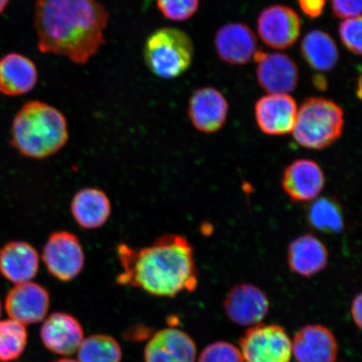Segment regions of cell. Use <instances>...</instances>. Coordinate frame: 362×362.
<instances>
[{
  "instance_id": "obj_1",
  "label": "cell",
  "mask_w": 362,
  "mask_h": 362,
  "mask_svg": "<svg viewBox=\"0 0 362 362\" xmlns=\"http://www.w3.org/2000/svg\"><path fill=\"white\" fill-rule=\"evenodd\" d=\"M108 20L110 13L98 0H36L38 49L84 65L105 44Z\"/></svg>"
},
{
  "instance_id": "obj_2",
  "label": "cell",
  "mask_w": 362,
  "mask_h": 362,
  "mask_svg": "<svg viewBox=\"0 0 362 362\" xmlns=\"http://www.w3.org/2000/svg\"><path fill=\"white\" fill-rule=\"evenodd\" d=\"M117 252L123 267L117 277L121 285L140 288L160 297L192 292L197 286L193 247L181 235H163L151 246L140 249L122 243Z\"/></svg>"
},
{
  "instance_id": "obj_3",
  "label": "cell",
  "mask_w": 362,
  "mask_h": 362,
  "mask_svg": "<svg viewBox=\"0 0 362 362\" xmlns=\"http://www.w3.org/2000/svg\"><path fill=\"white\" fill-rule=\"evenodd\" d=\"M69 139L63 113L42 101L27 102L17 112L11 129V144L27 158L42 160L55 155Z\"/></svg>"
},
{
  "instance_id": "obj_4",
  "label": "cell",
  "mask_w": 362,
  "mask_h": 362,
  "mask_svg": "<svg viewBox=\"0 0 362 362\" xmlns=\"http://www.w3.org/2000/svg\"><path fill=\"white\" fill-rule=\"evenodd\" d=\"M345 119L337 103L325 98H309L298 110L292 134L300 146L320 151L341 138Z\"/></svg>"
},
{
  "instance_id": "obj_5",
  "label": "cell",
  "mask_w": 362,
  "mask_h": 362,
  "mask_svg": "<svg viewBox=\"0 0 362 362\" xmlns=\"http://www.w3.org/2000/svg\"><path fill=\"white\" fill-rule=\"evenodd\" d=\"M194 45L189 36L180 29H158L148 36L144 47V58L153 74L163 79H173L191 66Z\"/></svg>"
},
{
  "instance_id": "obj_6",
  "label": "cell",
  "mask_w": 362,
  "mask_h": 362,
  "mask_svg": "<svg viewBox=\"0 0 362 362\" xmlns=\"http://www.w3.org/2000/svg\"><path fill=\"white\" fill-rule=\"evenodd\" d=\"M244 362H291L292 341L279 325L259 324L239 341Z\"/></svg>"
},
{
  "instance_id": "obj_7",
  "label": "cell",
  "mask_w": 362,
  "mask_h": 362,
  "mask_svg": "<svg viewBox=\"0 0 362 362\" xmlns=\"http://www.w3.org/2000/svg\"><path fill=\"white\" fill-rule=\"evenodd\" d=\"M42 259L49 273L62 281H71L83 269L85 256L76 234L60 230L51 234L43 249Z\"/></svg>"
},
{
  "instance_id": "obj_8",
  "label": "cell",
  "mask_w": 362,
  "mask_h": 362,
  "mask_svg": "<svg viewBox=\"0 0 362 362\" xmlns=\"http://www.w3.org/2000/svg\"><path fill=\"white\" fill-rule=\"evenodd\" d=\"M257 33L275 49L291 48L300 37L301 20L292 8L275 4L264 8L257 18Z\"/></svg>"
},
{
  "instance_id": "obj_9",
  "label": "cell",
  "mask_w": 362,
  "mask_h": 362,
  "mask_svg": "<svg viewBox=\"0 0 362 362\" xmlns=\"http://www.w3.org/2000/svg\"><path fill=\"white\" fill-rule=\"evenodd\" d=\"M257 79L269 94H288L297 88L300 71L296 62L283 53H255Z\"/></svg>"
},
{
  "instance_id": "obj_10",
  "label": "cell",
  "mask_w": 362,
  "mask_h": 362,
  "mask_svg": "<svg viewBox=\"0 0 362 362\" xmlns=\"http://www.w3.org/2000/svg\"><path fill=\"white\" fill-rule=\"evenodd\" d=\"M224 310L229 320L241 327L260 324L269 310V300L259 288L250 284L233 287L226 296Z\"/></svg>"
},
{
  "instance_id": "obj_11",
  "label": "cell",
  "mask_w": 362,
  "mask_h": 362,
  "mask_svg": "<svg viewBox=\"0 0 362 362\" xmlns=\"http://www.w3.org/2000/svg\"><path fill=\"white\" fill-rule=\"evenodd\" d=\"M298 107L288 94H268L256 103L255 119L262 133L271 136L291 134Z\"/></svg>"
},
{
  "instance_id": "obj_12",
  "label": "cell",
  "mask_w": 362,
  "mask_h": 362,
  "mask_svg": "<svg viewBox=\"0 0 362 362\" xmlns=\"http://www.w3.org/2000/svg\"><path fill=\"white\" fill-rule=\"evenodd\" d=\"M49 307L48 292L38 284L31 281L16 284L8 292L6 300L8 316L24 325L42 321Z\"/></svg>"
},
{
  "instance_id": "obj_13",
  "label": "cell",
  "mask_w": 362,
  "mask_h": 362,
  "mask_svg": "<svg viewBox=\"0 0 362 362\" xmlns=\"http://www.w3.org/2000/svg\"><path fill=\"white\" fill-rule=\"evenodd\" d=\"M325 185L321 167L309 158L294 160L284 170L282 187L291 200L307 202L315 200Z\"/></svg>"
},
{
  "instance_id": "obj_14",
  "label": "cell",
  "mask_w": 362,
  "mask_h": 362,
  "mask_svg": "<svg viewBox=\"0 0 362 362\" xmlns=\"http://www.w3.org/2000/svg\"><path fill=\"white\" fill-rule=\"evenodd\" d=\"M228 110V103L223 93L215 88H202L189 99L188 116L198 131L214 134L224 126Z\"/></svg>"
},
{
  "instance_id": "obj_15",
  "label": "cell",
  "mask_w": 362,
  "mask_h": 362,
  "mask_svg": "<svg viewBox=\"0 0 362 362\" xmlns=\"http://www.w3.org/2000/svg\"><path fill=\"white\" fill-rule=\"evenodd\" d=\"M292 354L297 362H336L338 343L327 327L308 325L294 337Z\"/></svg>"
},
{
  "instance_id": "obj_16",
  "label": "cell",
  "mask_w": 362,
  "mask_h": 362,
  "mask_svg": "<svg viewBox=\"0 0 362 362\" xmlns=\"http://www.w3.org/2000/svg\"><path fill=\"white\" fill-rule=\"evenodd\" d=\"M215 47L221 61L232 65H244L255 57L257 40L247 25L229 23L217 30Z\"/></svg>"
},
{
  "instance_id": "obj_17",
  "label": "cell",
  "mask_w": 362,
  "mask_h": 362,
  "mask_svg": "<svg viewBox=\"0 0 362 362\" xmlns=\"http://www.w3.org/2000/svg\"><path fill=\"white\" fill-rule=\"evenodd\" d=\"M144 358L146 362H196L197 346L182 330L167 328L147 344Z\"/></svg>"
},
{
  "instance_id": "obj_18",
  "label": "cell",
  "mask_w": 362,
  "mask_h": 362,
  "mask_svg": "<svg viewBox=\"0 0 362 362\" xmlns=\"http://www.w3.org/2000/svg\"><path fill=\"white\" fill-rule=\"evenodd\" d=\"M40 338L49 351L69 356L78 350L84 339V332L79 321L74 316L57 312L45 320Z\"/></svg>"
},
{
  "instance_id": "obj_19",
  "label": "cell",
  "mask_w": 362,
  "mask_h": 362,
  "mask_svg": "<svg viewBox=\"0 0 362 362\" xmlns=\"http://www.w3.org/2000/svg\"><path fill=\"white\" fill-rule=\"evenodd\" d=\"M38 81V71L30 58L19 53L0 59V93L18 97L29 93Z\"/></svg>"
},
{
  "instance_id": "obj_20",
  "label": "cell",
  "mask_w": 362,
  "mask_h": 362,
  "mask_svg": "<svg viewBox=\"0 0 362 362\" xmlns=\"http://www.w3.org/2000/svg\"><path fill=\"white\" fill-rule=\"evenodd\" d=\"M39 255L30 243H8L0 250V273L13 284L30 282L39 270Z\"/></svg>"
},
{
  "instance_id": "obj_21",
  "label": "cell",
  "mask_w": 362,
  "mask_h": 362,
  "mask_svg": "<svg viewBox=\"0 0 362 362\" xmlns=\"http://www.w3.org/2000/svg\"><path fill=\"white\" fill-rule=\"evenodd\" d=\"M287 257L289 268L293 273L310 278L325 269L329 253L318 238L305 233L289 244Z\"/></svg>"
},
{
  "instance_id": "obj_22",
  "label": "cell",
  "mask_w": 362,
  "mask_h": 362,
  "mask_svg": "<svg viewBox=\"0 0 362 362\" xmlns=\"http://www.w3.org/2000/svg\"><path fill=\"white\" fill-rule=\"evenodd\" d=\"M111 202L107 194L97 188H85L75 194L71 202V211L81 228H102L111 215Z\"/></svg>"
},
{
  "instance_id": "obj_23",
  "label": "cell",
  "mask_w": 362,
  "mask_h": 362,
  "mask_svg": "<svg viewBox=\"0 0 362 362\" xmlns=\"http://www.w3.org/2000/svg\"><path fill=\"white\" fill-rule=\"evenodd\" d=\"M301 54L312 69L329 71L339 62V49L334 40L324 30H313L308 33L301 42Z\"/></svg>"
},
{
  "instance_id": "obj_24",
  "label": "cell",
  "mask_w": 362,
  "mask_h": 362,
  "mask_svg": "<svg viewBox=\"0 0 362 362\" xmlns=\"http://www.w3.org/2000/svg\"><path fill=\"white\" fill-rule=\"evenodd\" d=\"M308 223L317 230L325 234H339L344 229V217L341 206L332 198L317 199L307 211Z\"/></svg>"
},
{
  "instance_id": "obj_25",
  "label": "cell",
  "mask_w": 362,
  "mask_h": 362,
  "mask_svg": "<svg viewBox=\"0 0 362 362\" xmlns=\"http://www.w3.org/2000/svg\"><path fill=\"white\" fill-rule=\"evenodd\" d=\"M78 357L79 362H121L122 350L112 337L93 334L81 342Z\"/></svg>"
},
{
  "instance_id": "obj_26",
  "label": "cell",
  "mask_w": 362,
  "mask_h": 362,
  "mask_svg": "<svg viewBox=\"0 0 362 362\" xmlns=\"http://www.w3.org/2000/svg\"><path fill=\"white\" fill-rule=\"evenodd\" d=\"M28 334L24 325L12 319L0 321V361L19 358L25 349Z\"/></svg>"
},
{
  "instance_id": "obj_27",
  "label": "cell",
  "mask_w": 362,
  "mask_h": 362,
  "mask_svg": "<svg viewBox=\"0 0 362 362\" xmlns=\"http://www.w3.org/2000/svg\"><path fill=\"white\" fill-rule=\"evenodd\" d=\"M156 2L162 15L176 22L191 19L200 6V0H156Z\"/></svg>"
},
{
  "instance_id": "obj_28",
  "label": "cell",
  "mask_w": 362,
  "mask_h": 362,
  "mask_svg": "<svg viewBox=\"0 0 362 362\" xmlns=\"http://www.w3.org/2000/svg\"><path fill=\"white\" fill-rule=\"evenodd\" d=\"M198 362H244L241 351L232 343L216 341L202 351Z\"/></svg>"
},
{
  "instance_id": "obj_29",
  "label": "cell",
  "mask_w": 362,
  "mask_h": 362,
  "mask_svg": "<svg viewBox=\"0 0 362 362\" xmlns=\"http://www.w3.org/2000/svg\"><path fill=\"white\" fill-rule=\"evenodd\" d=\"M339 35L344 47L348 51L356 56L361 55V16L346 19L339 23Z\"/></svg>"
},
{
  "instance_id": "obj_30",
  "label": "cell",
  "mask_w": 362,
  "mask_h": 362,
  "mask_svg": "<svg viewBox=\"0 0 362 362\" xmlns=\"http://www.w3.org/2000/svg\"><path fill=\"white\" fill-rule=\"evenodd\" d=\"M332 11L339 19L361 16L362 0H332Z\"/></svg>"
},
{
  "instance_id": "obj_31",
  "label": "cell",
  "mask_w": 362,
  "mask_h": 362,
  "mask_svg": "<svg viewBox=\"0 0 362 362\" xmlns=\"http://www.w3.org/2000/svg\"><path fill=\"white\" fill-rule=\"evenodd\" d=\"M298 6L307 17L316 19L322 15L327 0H297Z\"/></svg>"
},
{
  "instance_id": "obj_32",
  "label": "cell",
  "mask_w": 362,
  "mask_h": 362,
  "mask_svg": "<svg viewBox=\"0 0 362 362\" xmlns=\"http://www.w3.org/2000/svg\"><path fill=\"white\" fill-rule=\"evenodd\" d=\"M361 293L357 294L352 301L351 313L357 327L361 329Z\"/></svg>"
},
{
  "instance_id": "obj_33",
  "label": "cell",
  "mask_w": 362,
  "mask_h": 362,
  "mask_svg": "<svg viewBox=\"0 0 362 362\" xmlns=\"http://www.w3.org/2000/svg\"><path fill=\"white\" fill-rule=\"evenodd\" d=\"M314 83L315 87L317 88H320V90H322L324 88L327 87V80H325L322 76H316L314 79Z\"/></svg>"
},
{
  "instance_id": "obj_34",
  "label": "cell",
  "mask_w": 362,
  "mask_h": 362,
  "mask_svg": "<svg viewBox=\"0 0 362 362\" xmlns=\"http://www.w3.org/2000/svg\"><path fill=\"white\" fill-rule=\"evenodd\" d=\"M8 4V0H0V15L6 10Z\"/></svg>"
},
{
  "instance_id": "obj_35",
  "label": "cell",
  "mask_w": 362,
  "mask_h": 362,
  "mask_svg": "<svg viewBox=\"0 0 362 362\" xmlns=\"http://www.w3.org/2000/svg\"><path fill=\"white\" fill-rule=\"evenodd\" d=\"M56 362H79V361H75V360H72V359L65 358V359L59 360V361H57Z\"/></svg>"
},
{
  "instance_id": "obj_36",
  "label": "cell",
  "mask_w": 362,
  "mask_h": 362,
  "mask_svg": "<svg viewBox=\"0 0 362 362\" xmlns=\"http://www.w3.org/2000/svg\"><path fill=\"white\" fill-rule=\"evenodd\" d=\"M0 316H1V303H0Z\"/></svg>"
}]
</instances>
